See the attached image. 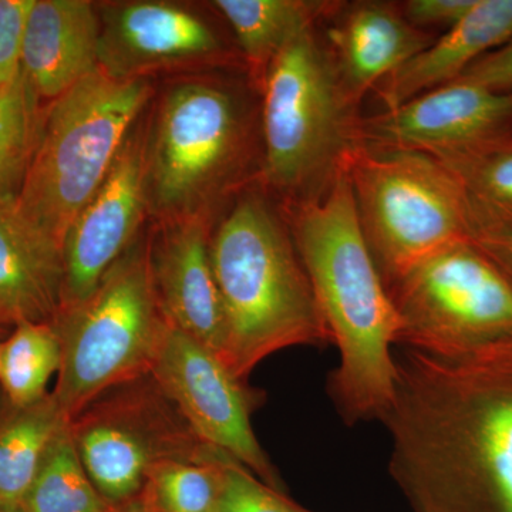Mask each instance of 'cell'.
<instances>
[{
	"label": "cell",
	"instance_id": "cell-3",
	"mask_svg": "<svg viewBox=\"0 0 512 512\" xmlns=\"http://www.w3.org/2000/svg\"><path fill=\"white\" fill-rule=\"evenodd\" d=\"M211 258L224 311L222 362L239 379L281 350L329 345L292 235L264 198L235 204L211 237Z\"/></svg>",
	"mask_w": 512,
	"mask_h": 512
},
{
	"label": "cell",
	"instance_id": "cell-28",
	"mask_svg": "<svg viewBox=\"0 0 512 512\" xmlns=\"http://www.w3.org/2000/svg\"><path fill=\"white\" fill-rule=\"evenodd\" d=\"M33 3L0 0V89L13 86L23 76V40Z\"/></svg>",
	"mask_w": 512,
	"mask_h": 512
},
{
	"label": "cell",
	"instance_id": "cell-1",
	"mask_svg": "<svg viewBox=\"0 0 512 512\" xmlns=\"http://www.w3.org/2000/svg\"><path fill=\"white\" fill-rule=\"evenodd\" d=\"M382 423L389 470L414 512H512V370L394 350Z\"/></svg>",
	"mask_w": 512,
	"mask_h": 512
},
{
	"label": "cell",
	"instance_id": "cell-13",
	"mask_svg": "<svg viewBox=\"0 0 512 512\" xmlns=\"http://www.w3.org/2000/svg\"><path fill=\"white\" fill-rule=\"evenodd\" d=\"M99 20V67L113 79H147L157 70L204 63L221 53L211 26L175 3H107Z\"/></svg>",
	"mask_w": 512,
	"mask_h": 512
},
{
	"label": "cell",
	"instance_id": "cell-20",
	"mask_svg": "<svg viewBox=\"0 0 512 512\" xmlns=\"http://www.w3.org/2000/svg\"><path fill=\"white\" fill-rule=\"evenodd\" d=\"M53 393L25 407L0 402V504L22 507L40 463L67 423Z\"/></svg>",
	"mask_w": 512,
	"mask_h": 512
},
{
	"label": "cell",
	"instance_id": "cell-21",
	"mask_svg": "<svg viewBox=\"0 0 512 512\" xmlns=\"http://www.w3.org/2000/svg\"><path fill=\"white\" fill-rule=\"evenodd\" d=\"M211 5L234 30L245 59L262 79L279 53L332 8L318 0H215Z\"/></svg>",
	"mask_w": 512,
	"mask_h": 512
},
{
	"label": "cell",
	"instance_id": "cell-15",
	"mask_svg": "<svg viewBox=\"0 0 512 512\" xmlns=\"http://www.w3.org/2000/svg\"><path fill=\"white\" fill-rule=\"evenodd\" d=\"M210 217L158 224L148 239L154 285L171 325L221 357L224 311L211 258Z\"/></svg>",
	"mask_w": 512,
	"mask_h": 512
},
{
	"label": "cell",
	"instance_id": "cell-32",
	"mask_svg": "<svg viewBox=\"0 0 512 512\" xmlns=\"http://www.w3.org/2000/svg\"><path fill=\"white\" fill-rule=\"evenodd\" d=\"M114 512H146L141 508V505L134 501V503L124 505V507L116 508Z\"/></svg>",
	"mask_w": 512,
	"mask_h": 512
},
{
	"label": "cell",
	"instance_id": "cell-16",
	"mask_svg": "<svg viewBox=\"0 0 512 512\" xmlns=\"http://www.w3.org/2000/svg\"><path fill=\"white\" fill-rule=\"evenodd\" d=\"M99 9L87 0H35L22 67L37 99L50 103L99 67Z\"/></svg>",
	"mask_w": 512,
	"mask_h": 512
},
{
	"label": "cell",
	"instance_id": "cell-33",
	"mask_svg": "<svg viewBox=\"0 0 512 512\" xmlns=\"http://www.w3.org/2000/svg\"><path fill=\"white\" fill-rule=\"evenodd\" d=\"M0 512H23L22 507H9V505L0 504Z\"/></svg>",
	"mask_w": 512,
	"mask_h": 512
},
{
	"label": "cell",
	"instance_id": "cell-30",
	"mask_svg": "<svg viewBox=\"0 0 512 512\" xmlns=\"http://www.w3.org/2000/svg\"><path fill=\"white\" fill-rule=\"evenodd\" d=\"M456 82L474 84L491 92H512V37L477 60Z\"/></svg>",
	"mask_w": 512,
	"mask_h": 512
},
{
	"label": "cell",
	"instance_id": "cell-5",
	"mask_svg": "<svg viewBox=\"0 0 512 512\" xmlns=\"http://www.w3.org/2000/svg\"><path fill=\"white\" fill-rule=\"evenodd\" d=\"M62 366L53 396L72 419L94 399L150 375L170 320L158 299L150 244L137 239L86 299L53 319Z\"/></svg>",
	"mask_w": 512,
	"mask_h": 512
},
{
	"label": "cell",
	"instance_id": "cell-34",
	"mask_svg": "<svg viewBox=\"0 0 512 512\" xmlns=\"http://www.w3.org/2000/svg\"><path fill=\"white\" fill-rule=\"evenodd\" d=\"M2 340H0V352H2Z\"/></svg>",
	"mask_w": 512,
	"mask_h": 512
},
{
	"label": "cell",
	"instance_id": "cell-36",
	"mask_svg": "<svg viewBox=\"0 0 512 512\" xmlns=\"http://www.w3.org/2000/svg\"><path fill=\"white\" fill-rule=\"evenodd\" d=\"M114 511H116V510H114Z\"/></svg>",
	"mask_w": 512,
	"mask_h": 512
},
{
	"label": "cell",
	"instance_id": "cell-12",
	"mask_svg": "<svg viewBox=\"0 0 512 512\" xmlns=\"http://www.w3.org/2000/svg\"><path fill=\"white\" fill-rule=\"evenodd\" d=\"M148 214L146 131L128 134L106 180L77 215L63 245L62 305L86 299L133 247Z\"/></svg>",
	"mask_w": 512,
	"mask_h": 512
},
{
	"label": "cell",
	"instance_id": "cell-27",
	"mask_svg": "<svg viewBox=\"0 0 512 512\" xmlns=\"http://www.w3.org/2000/svg\"><path fill=\"white\" fill-rule=\"evenodd\" d=\"M214 512H309L282 491L262 483L247 467L222 454L221 488Z\"/></svg>",
	"mask_w": 512,
	"mask_h": 512
},
{
	"label": "cell",
	"instance_id": "cell-29",
	"mask_svg": "<svg viewBox=\"0 0 512 512\" xmlns=\"http://www.w3.org/2000/svg\"><path fill=\"white\" fill-rule=\"evenodd\" d=\"M468 198V195H467ZM470 239L512 279V224L498 220L468 198Z\"/></svg>",
	"mask_w": 512,
	"mask_h": 512
},
{
	"label": "cell",
	"instance_id": "cell-26",
	"mask_svg": "<svg viewBox=\"0 0 512 512\" xmlns=\"http://www.w3.org/2000/svg\"><path fill=\"white\" fill-rule=\"evenodd\" d=\"M39 103L25 74L0 89V201L18 197L28 173L42 131Z\"/></svg>",
	"mask_w": 512,
	"mask_h": 512
},
{
	"label": "cell",
	"instance_id": "cell-14",
	"mask_svg": "<svg viewBox=\"0 0 512 512\" xmlns=\"http://www.w3.org/2000/svg\"><path fill=\"white\" fill-rule=\"evenodd\" d=\"M512 128V92L453 82L359 123L360 143L427 151Z\"/></svg>",
	"mask_w": 512,
	"mask_h": 512
},
{
	"label": "cell",
	"instance_id": "cell-9",
	"mask_svg": "<svg viewBox=\"0 0 512 512\" xmlns=\"http://www.w3.org/2000/svg\"><path fill=\"white\" fill-rule=\"evenodd\" d=\"M247 147L237 94L214 80L174 84L146 131L148 214L158 224L210 217L237 181Z\"/></svg>",
	"mask_w": 512,
	"mask_h": 512
},
{
	"label": "cell",
	"instance_id": "cell-4",
	"mask_svg": "<svg viewBox=\"0 0 512 512\" xmlns=\"http://www.w3.org/2000/svg\"><path fill=\"white\" fill-rule=\"evenodd\" d=\"M151 97L147 79L117 80L97 67L50 103L15 202L23 220L62 251Z\"/></svg>",
	"mask_w": 512,
	"mask_h": 512
},
{
	"label": "cell",
	"instance_id": "cell-22",
	"mask_svg": "<svg viewBox=\"0 0 512 512\" xmlns=\"http://www.w3.org/2000/svg\"><path fill=\"white\" fill-rule=\"evenodd\" d=\"M456 177L468 198L512 224V128L457 146L424 151Z\"/></svg>",
	"mask_w": 512,
	"mask_h": 512
},
{
	"label": "cell",
	"instance_id": "cell-8",
	"mask_svg": "<svg viewBox=\"0 0 512 512\" xmlns=\"http://www.w3.org/2000/svg\"><path fill=\"white\" fill-rule=\"evenodd\" d=\"M264 93L265 180L301 201L318 197L360 140L332 53L313 28L271 63Z\"/></svg>",
	"mask_w": 512,
	"mask_h": 512
},
{
	"label": "cell",
	"instance_id": "cell-18",
	"mask_svg": "<svg viewBox=\"0 0 512 512\" xmlns=\"http://www.w3.org/2000/svg\"><path fill=\"white\" fill-rule=\"evenodd\" d=\"M0 201V325L52 323L62 305L63 251Z\"/></svg>",
	"mask_w": 512,
	"mask_h": 512
},
{
	"label": "cell",
	"instance_id": "cell-17",
	"mask_svg": "<svg viewBox=\"0 0 512 512\" xmlns=\"http://www.w3.org/2000/svg\"><path fill=\"white\" fill-rule=\"evenodd\" d=\"M512 37V0H478L440 39L397 67L377 84L386 110L439 89Z\"/></svg>",
	"mask_w": 512,
	"mask_h": 512
},
{
	"label": "cell",
	"instance_id": "cell-11",
	"mask_svg": "<svg viewBox=\"0 0 512 512\" xmlns=\"http://www.w3.org/2000/svg\"><path fill=\"white\" fill-rule=\"evenodd\" d=\"M150 375L205 444L228 454L262 483L284 493L281 477L252 429V413L261 406L264 394L171 323Z\"/></svg>",
	"mask_w": 512,
	"mask_h": 512
},
{
	"label": "cell",
	"instance_id": "cell-10",
	"mask_svg": "<svg viewBox=\"0 0 512 512\" xmlns=\"http://www.w3.org/2000/svg\"><path fill=\"white\" fill-rule=\"evenodd\" d=\"M69 429L90 480L113 508L137 501L156 464L202 460L215 450L151 375L100 394L69 420Z\"/></svg>",
	"mask_w": 512,
	"mask_h": 512
},
{
	"label": "cell",
	"instance_id": "cell-7",
	"mask_svg": "<svg viewBox=\"0 0 512 512\" xmlns=\"http://www.w3.org/2000/svg\"><path fill=\"white\" fill-rule=\"evenodd\" d=\"M343 165L363 237L387 289L470 239L466 191L430 154L359 143Z\"/></svg>",
	"mask_w": 512,
	"mask_h": 512
},
{
	"label": "cell",
	"instance_id": "cell-24",
	"mask_svg": "<svg viewBox=\"0 0 512 512\" xmlns=\"http://www.w3.org/2000/svg\"><path fill=\"white\" fill-rule=\"evenodd\" d=\"M23 512H114L84 468L69 421L47 448L22 504Z\"/></svg>",
	"mask_w": 512,
	"mask_h": 512
},
{
	"label": "cell",
	"instance_id": "cell-19",
	"mask_svg": "<svg viewBox=\"0 0 512 512\" xmlns=\"http://www.w3.org/2000/svg\"><path fill=\"white\" fill-rule=\"evenodd\" d=\"M340 82L353 106L397 67L433 42L387 3L363 2L350 8L329 32Z\"/></svg>",
	"mask_w": 512,
	"mask_h": 512
},
{
	"label": "cell",
	"instance_id": "cell-31",
	"mask_svg": "<svg viewBox=\"0 0 512 512\" xmlns=\"http://www.w3.org/2000/svg\"><path fill=\"white\" fill-rule=\"evenodd\" d=\"M478 0H409L404 3L403 15L416 28L441 26L453 28L477 5Z\"/></svg>",
	"mask_w": 512,
	"mask_h": 512
},
{
	"label": "cell",
	"instance_id": "cell-6",
	"mask_svg": "<svg viewBox=\"0 0 512 512\" xmlns=\"http://www.w3.org/2000/svg\"><path fill=\"white\" fill-rule=\"evenodd\" d=\"M397 346L458 366L512 370V279L471 239L387 289Z\"/></svg>",
	"mask_w": 512,
	"mask_h": 512
},
{
	"label": "cell",
	"instance_id": "cell-2",
	"mask_svg": "<svg viewBox=\"0 0 512 512\" xmlns=\"http://www.w3.org/2000/svg\"><path fill=\"white\" fill-rule=\"evenodd\" d=\"M291 235L339 353L330 400L349 426L382 420L396 379L399 316L363 237L345 165L322 194L298 202Z\"/></svg>",
	"mask_w": 512,
	"mask_h": 512
},
{
	"label": "cell",
	"instance_id": "cell-23",
	"mask_svg": "<svg viewBox=\"0 0 512 512\" xmlns=\"http://www.w3.org/2000/svg\"><path fill=\"white\" fill-rule=\"evenodd\" d=\"M62 366V346L53 323L13 326L0 352L2 399L25 407L47 396V384Z\"/></svg>",
	"mask_w": 512,
	"mask_h": 512
},
{
	"label": "cell",
	"instance_id": "cell-25",
	"mask_svg": "<svg viewBox=\"0 0 512 512\" xmlns=\"http://www.w3.org/2000/svg\"><path fill=\"white\" fill-rule=\"evenodd\" d=\"M222 451L202 460H167L151 468L137 503L146 512H214Z\"/></svg>",
	"mask_w": 512,
	"mask_h": 512
},
{
	"label": "cell",
	"instance_id": "cell-35",
	"mask_svg": "<svg viewBox=\"0 0 512 512\" xmlns=\"http://www.w3.org/2000/svg\"><path fill=\"white\" fill-rule=\"evenodd\" d=\"M0 329H3V326H2V325H0Z\"/></svg>",
	"mask_w": 512,
	"mask_h": 512
}]
</instances>
